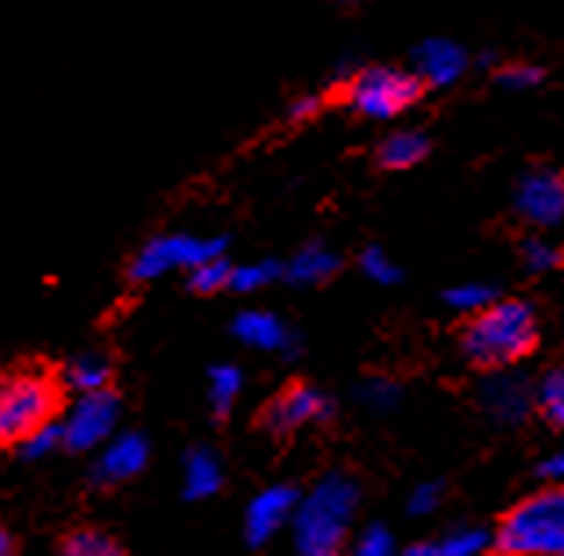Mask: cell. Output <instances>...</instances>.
Listing matches in <instances>:
<instances>
[{"label": "cell", "mask_w": 564, "mask_h": 556, "mask_svg": "<svg viewBox=\"0 0 564 556\" xmlns=\"http://www.w3.org/2000/svg\"><path fill=\"white\" fill-rule=\"evenodd\" d=\"M486 546H492V538L481 532V527L460 524V527H453V532L438 535L432 542H417V546H410V553L414 556H475Z\"/></svg>", "instance_id": "obj_17"}, {"label": "cell", "mask_w": 564, "mask_h": 556, "mask_svg": "<svg viewBox=\"0 0 564 556\" xmlns=\"http://www.w3.org/2000/svg\"><path fill=\"white\" fill-rule=\"evenodd\" d=\"M58 449H65L62 421H51V424H44V427H40V430H33V435H30V438H25V441L19 445V456H22V460L36 464V460H44V456L58 453Z\"/></svg>", "instance_id": "obj_26"}, {"label": "cell", "mask_w": 564, "mask_h": 556, "mask_svg": "<svg viewBox=\"0 0 564 556\" xmlns=\"http://www.w3.org/2000/svg\"><path fill=\"white\" fill-rule=\"evenodd\" d=\"M478 402L497 424H521L535 406V388L529 384V378L507 373V367H500L489 381H481Z\"/></svg>", "instance_id": "obj_11"}, {"label": "cell", "mask_w": 564, "mask_h": 556, "mask_svg": "<svg viewBox=\"0 0 564 556\" xmlns=\"http://www.w3.org/2000/svg\"><path fill=\"white\" fill-rule=\"evenodd\" d=\"M148 456H151V449H148V438L141 430H116V435L98 449V460L90 467V484L112 489V484L130 481L148 467Z\"/></svg>", "instance_id": "obj_8"}, {"label": "cell", "mask_w": 564, "mask_h": 556, "mask_svg": "<svg viewBox=\"0 0 564 556\" xmlns=\"http://www.w3.org/2000/svg\"><path fill=\"white\" fill-rule=\"evenodd\" d=\"M540 475L546 481H564V453H554L550 460H543L540 464Z\"/></svg>", "instance_id": "obj_33"}, {"label": "cell", "mask_w": 564, "mask_h": 556, "mask_svg": "<svg viewBox=\"0 0 564 556\" xmlns=\"http://www.w3.org/2000/svg\"><path fill=\"white\" fill-rule=\"evenodd\" d=\"M332 416V402L310 384H292L288 392H281L270 402L263 413V424L273 435H292V430L306 427L313 421H327Z\"/></svg>", "instance_id": "obj_12"}, {"label": "cell", "mask_w": 564, "mask_h": 556, "mask_svg": "<svg viewBox=\"0 0 564 556\" xmlns=\"http://www.w3.org/2000/svg\"><path fill=\"white\" fill-rule=\"evenodd\" d=\"M62 381L40 367L0 370V445H19L62 416Z\"/></svg>", "instance_id": "obj_3"}, {"label": "cell", "mask_w": 564, "mask_h": 556, "mask_svg": "<svg viewBox=\"0 0 564 556\" xmlns=\"http://www.w3.org/2000/svg\"><path fill=\"white\" fill-rule=\"evenodd\" d=\"M15 549V538L8 535V527H0V553H11Z\"/></svg>", "instance_id": "obj_35"}, {"label": "cell", "mask_w": 564, "mask_h": 556, "mask_svg": "<svg viewBox=\"0 0 564 556\" xmlns=\"http://www.w3.org/2000/svg\"><path fill=\"white\" fill-rule=\"evenodd\" d=\"M224 238H195V233H159L130 262L133 281H159L173 270H195L205 259L224 255Z\"/></svg>", "instance_id": "obj_6"}, {"label": "cell", "mask_w": 564, "mask_h": 556, "mask_svg": "<svg viewBox=\"0 0 564 556\" xmlns=\"http://www.w3.org/2000/svg\"><path fill=\"white\" fill-rule=\"evenodd\" d=\"M438 503H443V484H438V481H424V484H417L414 492H410L406 513H410V517H429V513L438 510Z\"/></svg>", "instance_id": "obj_31"}, {"label": "cell", "mask_w": 564, "mask_h": 556, "mask_svg": "<svg viewBox=\"0 0 564 556\" xmlns=\"http://www.w3.org/2000/svg\"><path fill=\"white\" fill-rule=\"evenodd\" d=\"M543 68L540 65H507L500 73V87L503 90H532L540 87Z\"/></svg>", "instance_id": "obj_32"}, {"label": "cell", "mask_w": 564, "mask_h": 556, "mask_svg": "<svg viewBox=\"0 0 564 556\" xmlns=\"http://www.w3.org/2000/svg\"><path fill=\"white\" fill-rule=\"evenodd\" d=\"M514 205L532 227H557L564 219V176L557 170H532L518 179Z\"/></svg>", "instance_id": "obj_10"}, {"label": "cell", "mask_w": 564, "mask_h": 556, "mask_svg": "<svg viewBox=\"0 0 564 556\" xmlns=\"http://www.w3.org/2000/svg\"><path fill=\"white\" fill-rule=\"evenodd\" d=\"M295 506H299V492L292 484H270V489H263L249 503V510H245V542L256 549L267 546L284 527H292Z\"/></svg>", "instance_id": "obj_9"}, {"label": "cell", "mask_w": 564, "mask_h": 556, "mask_svg": "<svg viewBox=\"0 0 564 556\" xmlns=\"http://www.w3.org/2000/svg\"><path fill=\"white\" fill-rule=\"evenodd\" d=\"M234 338L241 345H249V349H259V352H281L288 359H295L299 352V338L295 330L284 324L281 316H273L267 309H245L234 316Z\"/></svg>", "instance_id": "obj_13"}, {"label": "cell", "mask_w": 564, "mask_h": 556, "mask_svg": "<svg viewBox=\"0 0 564 556\" xmlns=\"http://www.w3.org/2000/svg\"><path fill=\"white\" fill-rule=\"evenodd\" d=\"M108 381H112V363H108V359L98 356V352L76 356L73 363L65 367V373H62V384H65L73 395L101 392V388H108Z\"/></svg>", "instance_id": "obj_18"}, {"label": "cell", "mask_w": 564, "mask_h": 556, "mask_svg": "<svg viewBox=\"0 0 564 556\" xmlns=\"http://www.w3.org/2000/svg\"><path fill=\"white\" fill-rule=\"evenodd\" d=\"M429 155V137L414 133V130H395L381 141L378 148V162L384 170H410Z\"/></svg>", "instance_id": "obj_19"}, {"label": "cell", "mask_w": 564, "mask_h": 556, "mask_svg": "<svg viewBox=\"0 0 564 556\" xmlns=\"http://www.w3.org/2000/svg\"><path fill=\"white\" fill-rule=\"evenodd\" d=\"M230 273H234L230 262L224 255H216V259H205L202 266L187 270V284L191 291H198V295H216V291L230 287Z\"/></svg>", "instance_id": "obj_23"}, {"label": "cell", "mask_w": 564, "mask_h": 556, "mask_svg": "<svg viewBox=\"0 0 564 556\" xmlns=\"http://www.w3.org/2000/svg\"><path fill=\"white\" fill-rule=\"evenodd\" d=\"M284 276L281 262H249V266H234L230 273V291H241V295H252V291L267 287L270 281Z\"/></svg>", "instance_id": "obj_25"}, {"label": "cell", "mask_w": 564, "mask_h": 556, "mask_svg": "<svg viewBox=\"0 0 564 556\" xmlns=\"http://www.w3.org/2000/svg\"><path fill=\"white\" fill-rule=\"evenodd\" d=\"M535 338H540V324H535L532 305L518 298H497L486 309L471 313L460 334V345L475 367L500 370L525 359Z\"/></svg>", "instance_id": "obj_2"}, {"label": "cell", "mask_w": 564, "mask_h": 556, "mask_svg": "<svg viewBox=\"0 0 564 556\" xmlns=\"http://www.w3.org/2000/svg\"><path fill=\"white\" fill-rule=\"evenodd\" d=\"M535 406L554 427H564V363L546 370V378L535 388Z\"/></svg>", "instance_id": "obj_21"}, {"label": "cell", "mask_w": 564, "mask_h": 556, "mask_svg": "<svg viewBox=\"0 0 564 556\" xmlns=\"http://www.w3.org/2000/svg\"><path fill=\"white\" fill-rule=\"evenodd\" d=\"M62 549L68 556H116L122 546L112 535L98 532V527H79V532H73L62 542Z\"/></svg>", "instance_id": "obj_24"}, {"label": "cell", "mask_w": 564, "mask_h": 556, "mask_svg": "<svg viewBox=\"0 0 564 556\" xmlns=\"http://www.w3.org/2000/svg\"><path fill=\"white\" fill-rule=\"evenodd\" d=\"M446 305L449 309H457V313H478V309H486V305H492L500 295H497V287L492 284H481V281H467V284H457V287H449L446 291Z\"/></svg>", "instance_id": "obj_22"}, {"label": "cell", "mask_w": 564, "mask_h": 556, "mask_svg": "<svg viewBox=\"0 0 564 556\" xmlns=\"http://www.w3.org/2000/svg\"><path fill=\"white\" fill-rule=\"evenodd\" d=\"M360 270H364L375 284H395L399 276H403V273H399L395 262L381 252V248H367V252L360 255Z\"/></svg>", "instance_id": "obj_29"}, {"label": "cell", "mask_w": 564, "mask_h": 556, "mask_svg": "<svg viewBox=\"0 0 564 556\" xmlns=\"http://www.w3.org/2000/svg\"><path fill=\"white\" fill-rule=\"evenodd\" d=\"M338 270H341V259L332 252V248L306 244L284 266V281H292V284H324L327 276H335Z\"/></svg>", "instance_id": "obj_16"}, {"label": "cell", "mask_w": 564, "mask_h": 556, "mask_svg": "<svg viewBox=\"0 0 564 556\" xmlns=\"http://www.w3.org/2000/svg\"><path fill=\"white\" fill-rule=\"evenodd\" d=\"M356 402L375 413H389L395 402H399V384L389 378H367L356 384Z\"/></svg>", "instance_id": "obj_27"}, {"label": "cell", "mask_w": 564, "mask_h": 556, "mask_svg": "<svg viewBox=\"0 0 564 556\" xmlns=\"http://www.w3.org/2000/svg\"><path fill=\"white\" fill-rule=\"evenodd\" d=\"M360 506V484L349 475H327L310 489V495H299L292 538L295 549L306 556H332L346 546L349 527Z\"/></svg>", "instance_id": "obj_1"}, {"label": "cell", "mask_w": 564, "mask_h": 556, "mask_svg": "<svg viewBox=\"0 0 564 556\" xmlns=\"http://www.w3.org/2000/svg\"><path fill=\"white\" fill-rule=\"evenodd\" d=\"M414 68L424 83H432V87H449V83H457L467 73V51L443 36L424 40V44L414 51Z\"/></svg>", "instance_id": "obj_14"}, {"label": "cell", "mask_w": 564, "mask_h": 556, "mask_svg": "<svg viewBox=\"0 0 564 556\" xmlns=\"http://www.w3.org/2000/svg\"><path fill=\"white\" fill-rule=\"evenodd\" d=\"M241 384L245 378L234 363H216L209 370V406L216 416H227L234 410V402L241 395Z\"/></svg>", "instance_id": "obj_20"}, {"label": "cell", "mask_w": 564, "mask_h": 556, "mask_svg": "<svg viewBox=\"0 0 564 556\" xmlns=\"http://www.w3.org/2000/svg\"><path fill=\"white\" fill-rule=\"evenodd\" d=\"M316 108H321V101H316V97H299V101L288 108V116H292L295 122H302V119L316 116Z\"/></svg>", "instance_id": "obj_34"}, {"label": "cell", "mask_w": 564, "mask_h": 556, "mask_svg": "<svg viewBox=\"0 0 564 556\" xmlns=\"http://www.w3.org/2000/svg\"><path fill=\"white\" fill-rule=\"evenodd\" d=\"M421 97V76L403 68H364L349 83V105L367 119H395Z\"/></svg>", "instance_id": "obj_5"}, {"label": "cell", "mask_w": 564, "mask_h": 556, "mask_svg": "<svg viewBox=\"0 0 564 556\" xmlns=\"http://www.w3.org/2000/svg\"><path fill=\"white\" fill-rule=\"evenodd\" d=\"M224 489V464L213 449H191L184 456V499H209Z\"/></svg>", "instance_id": "obj_15"}, {"label": "cell", "mask_w": 564, "mask_h": 556, "mask_svg": "<svg viewBox=\"0 0 564 556\" xmlns=\"http://www.w3.org/2000/svg\"><path fill=\"white\" fill-rule=\"evenodd\" d=\"M521 259H525L529 273H550V270H557L564 262V252L557 244L543 241V238H529L525 244H521Z\"/></svg>", "instance_id": "obj_28"}, {"label": "cell", "mask_w": 564, "mask_h": 556, "mask_svg": "<svg viewBox=\"0 0 564 556\" xmlns=\"http://www.w3.org/2000/svg\"><path fill=\"white\" fill-rule=\"evenodd\" d=\"M492 546L511 556H564V481L521 499L497 527Z\"/></svg>", "instance_id": "obj_4"}, {"label": "cell", "mask_w": 564, "mask_h": 556, "mask_svg": "<svg viewBox=\"0 0 564 556\" xmlns=\"http://www.w3.org/2000/svg\"><path fill=\"white\" fill-rule=\"evenodd\" d=\"M395 549V538L384 524H367L360 535H356V553L360 556H389Z\"/></svg>", "instance_id": "obj_30"}, {"label": "cell", "mask_w": 564, "mask_h": 556, "mask_svg": "<svg viewBox=\"0 0 564 556\" xmlns=\"http://www.w3.org/2000/svg\"><path fill=\"white\" fill-rule=\"evenodd\" d=\"M119 413L122 402L112 388H101V392H84L73 395V402L62 410V435H65V449L73 453H94L116 435L119 427Z\"/></svg>", "instance_id": "obj_7"}]
</instances>
